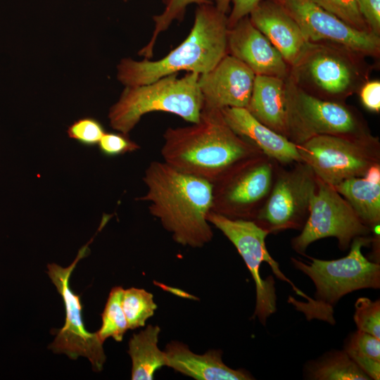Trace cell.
I'll return each instance as SVG.
<instances>
[{
  "label": "cell",
  "instance_id": "obj_28",
  "mask_svg": "<svg viewBox=\"0 0 380 380\" xmlns=\"http://www.w3.org/2000/svg\"><path fill=\"white\" fill-rule=\"evenodd\" d=\"M312 1L349 26L360 31L371 32L360 13L358 0Z\"/></svg>",
  "mask_w": 380,
  "mask_h": 380
},
{
  "label": "cell",
  "instance_id": "obj_32",
  "mask_svg": "<svg viewBox=\"0 0 380 380\" xmlns=\"http://www.w3.org/2000/svg\"><path fill=\"white\" fill-rule=\"evenodd\" d=\"M222 13H227L232 5L227 17L228 27L234 26L239 20L248 16L262 0H210Z\"/></svg>",
  "mask_w": 380,
  "mask_h": 380
},
{
  "label": "cell",
  "instance_id": "obj_31",
  "mask_svg": "<svg viewBox=\"0 0 380 380\" xmlns=\"http://www.w3.org/2000/svg\"><path fill=\"white\" fill-rule=\"evenodd\" d=\"M100 152L108 157H113L133 152L140 148L136 142L132 141L128 134L121 132H105L98 144Z\"/></svg>",
  "mask_w": 380,
  "mask_h": 380
},
{
  "label": "cell",
  "instance_id": "obj_10",
  "mask_svg": "<svg viewBox=\"0 0 380 380\" xmlns=\"http://www.w3.org/2000/svg\"><path fill=\"white\" fill-rule=\"evenodd\" d=\"M317 188L310 205V213L291 247L305 255L308 247L324 238L334 237L342 251L357 236H368L371 229L360 219L350 203L331 186L317 177Z\"/></svg>",
  "mask_w": 380,
  "mask_h": 380
},
{
  "label": "cell",
  "instance_id": "obj_13",
  "mask_svg": "<svg viewBox=\"0 0 380 380\" xmlns=\"http://www.w3.org/2000/svg\"><path fill=\"white\" fill-rule=\"evenodd\" d=\"M277 4L296 22L310 42L327 40L362 53L379 52V36L349 26L312 0H277Z\"/></svg>",
  "mask_w": 380,
  "mask_h": 380
},
{
  "label": "cell",
  "instance_id": "obj_35",
  "mask_svg": "<svg viewBox=\"0 0 380 380\" xmlns=\"http://www.w3.org/2000/svg\"><path fill=\"white\" fill-rule=\"evenodd\" d=\"M363 177L371 182L380 183V163L371 166Z\"/></svg>",
  "mask_w": 380,
  "mask_h": 380
},
{
  "label": "cell",
  "instance_id": "obj_22",
  "mask_svg": "<svg viewBox=\"0 0 380 380\" xmlns=\"http://www.w3.org/2000/svg\"><path fill=\"white\" fill-rule=\"evenodd\" d=\"M352 206L371 231L380 223V183L364 177L346 179L333 186Z\"/></svg>",
  "mask_w": 380,
  "mask_h": 380
},
{
  "label": "cell",
  "instance_id": "obj_21",
  "mask_svg": "<svg viewBox=\"0 0 380 380\" xmlns=\"http://www.w3.org/2000/svg\"><path fill=\"white\" fill-rule=\"evenodd\" d=\"M310 50L304 59L309 75L323 91L331 94L346 91L352 81V72L347 63L337 56L324 51ZM303 59V60H304Z\"/></svg>",
  "mask_w": 380,
  "mask_h": 380
},
{
  "label": "cell",
  "instance_id": "obj_14",
  "mask_svg": "<svg viewBox=\"0 0 380 380\" xmlns=\"http://www.w3.org/2000/svg\"><path fill=\"white\" fill-rule=\"evenodd\" d=\"M255 77L246 65L227 53L213 69L199 75L198 83L203 107L246 108Z\"/></svg>",
  "mask_w": 380,
  "mask_h": 380
},
{
  "label": "cell",
  "instance_id": "obj_4",
  "mask_svg": "<svg viewBox=\"0 0 380 380\" xmlns=\"http://www.w3.org/2000/svg\"><path fill=\"white\" fill-rule=\"evenodd\" d=\"M199 75L188 72L178 77L174 73L148 84L125 87L109 110L110 125L128 134L143 115L155 111L175 114L191 123L198 122L203 107Z\"/></svg>",
  "mask_w": 380,
  "mask_h": 380
},
{
  "label": "cell",
  "instance_id": "obj_1",
  "mask_svg": "<svg viewBox=\"0 0 380 380\" xmlns=\"http://www.w3.org/2000/svg\"><path fill=\"white\" fill-rule=\"evenodd\" d=\"M143 181L146 192L136 200L148 203L150 214L175 242L201 248L212 240L213 232L207 220L213 205L211 182L157 160L149 163Z\"/></svg>",
  "mask_w": 380,
  "mask_h": 380
},
{
  "label": "cell",
  "instance_id": "obj_3",
  "mask_svg": "<svg viewBox=\"0 0 380 380\" xmlns=\"http://www.w3.org/2000/svg\"><path fill=\"white\" fill-rule=\"evenodd\" d=\"M228 29L226 14L213 3L198 5L190 32L179 45L156 61L121 59L117 79L125 87L139 86L182 70L205 73L228 53Z\"/></svg>",
  "mask_w": 380,
  "mask_h": 380
},
{
  "label": "cell",
  "instance_id": "obj_25",
  "mask_svg": "<svg viewBox=\"0 0 380 380\" xmlns=\"http://www.w3.org/2000/svg\"><path fill=\"white\" fill-rule=\"evenodd\" d=\"M122 286L113 287L108 295L104 310L101 314L102 324L96 334L103 343L108 338L120 342L129 329L127 321L122 307Z\"/></svg>",
  "mask_w": 380,
  "mask_h": 380
},
{
  "label": "cell",
  "instance_id": "obj_36",
  "mask_svg": "<svg viewBox=\"0 0 380 380\" xmlns=\"http://www.w3.org/2000/svg\"><path fill=\"white\" fill-rule=\"evenodd\" d=\"M124 1H129V0H124Z\"/></svg>",
  "mask_w": 380,
  "mask_h": 380
},
{
  "label": "cell",
  "instance_id": "obj_9",
  "mask_svg": "<svg viewBox=\"0 0 380 380\" xmlns=\"http://www.w3.org/2000/svg\"><path fill=\"white\" fill-rule=\"evenodd\" d=\"M317 188V177L305 163L289 169L277 163L270 192L253 221L269 234L302 229Z\"/></svg>",
  "mask_w": 380,
  "mask_h": 380
},
{
  "label": "cell",
  "instance_id": "obj_24",
  "mask_svg": "<svg viewBox=\"0 0 380 380\" xmlns=\"http://www.w3.org/2000/svg\"><path fill=\"white\" fill-rule=\"evenodd\" d=\"M343 350L370 379H380V338L357 330L348 338Z\"/></svg>",
  "mask_w": 380,
  "mask_h": 380
},
{
  "label": "cell",
  "instance_id": "obj_18",
  "mask_svg": "<svg viewBox=\"0 0 380 380\" xmlns=\"http://www.w3.org/2000/svg\"><path fill=\"white\" fill-rule=\"evenodd\" d=\"M166 366L197 380H248L253 376L243 369H234L222 360L220 350H210L203 355L193 353L179 341H172L164 350Z\"/></svg>",
  "mask_w": 380,
  "mask_h": 380
},
{
  "label": "cell",
  "instance_id": "obj_27",
  "mask_svg": "<svg viewBox=\"0 0 380 380\" xmlns=\"http://www.w3.org/2000/svg\"><path fill=\"white\" fill-rule=\"evenodd\" d=\"M210 3L212 2L210 0H166L164 11L160 14L153 17L154 22L153 34L147 44L138 52V55L144 58H151L158 35L165 31L174 20H182L189 5Z\"/></svg>",
  "mask_w": 380,
  "mask_h": 380
},
{
  "label": "cell",
  "instance_id": "obj_15",
  "mask_svg": "<svg viewBox=\"0 0 380 380\" xmlns=\"http://www.w3.org/2000/svg\"><path fill=\"white\" fill-rule=\"evenodd\" d=\"M227 53L243 62L255 75L282 79L286 76V62L248 16L228 29Z\"/></svg>",
  "mask_w": 380,
  "mask_h": 380
},
{
  "label": "cell",
  "instance_id": "obj_20",
  "mask_svg": "<svg viewBox=\"0 0 380 380\" xmlns=\"http://www.w3.org/2000/svg\"><path fill=\"white\" fill-rule=\"evenodd\" d=\"M160 331L158 326L149 324L129 339L127 353L132 359V380H152L154 373L166 366L165 352L158 346Z\"/></svg>",
  "mask_w": 380,
  "mask_h": 380
},
{
  "label": "cell",
  "instance_id": "obj_23",
  "mask_svg": "<svg viewBox=\"0 0 380 380\" xmlns=\"http://www.w3.org/2000/svg\"><path fill=\"white\" fill-rule=\"evenodd\" d=\"M308 379L315 380H370L344 350H333L305 367Z\"/></svg>",
  "mask_w": 380,
  "mask_h": 380
},
{
  "label": "cell",
  "instance_id": "obj_2",
  "mask_svg": "<svg viewBox=\"0 0 380 380\" xmlns=\"http://www.w3.org/2000/svg\"><path fill=\"white\" fill-rule=\"evenodd\" d=\"M163 140V161L211 183L238 161L262 153L228 125L220 110L206 107L198 122L167 128Z\"/></svg>",
  "mask_w": 380,
  "mask_h": 380
},
{
  "label": "cell",
  "instance_id": "obj_19",
  "mask_svg": "<svg viewBox=\"0 0 380 380\" xmlns=\"http://www.w3.org/2000/svg\"><path fill=\"white\" fill-rule=\"evenodd\" d=\"M246 109L261 123L288 139L287 90L282 78L255 75Z\"/></svg>",
  "mask_w": 380,
  "mask_h": 380
},
{
  "label": "cell",
  "instance_id": "obj_7",
  "mask_svg": "<svg viewBox=\"0 0 380 380\" xmlns=\"http://www.w3.org/2000/svg\"><path fill=\"white\" fill-rule=\"evenodd\" d=\"M302 162L316 177L334 186L346 179L363 177L380 163V146L370 134L362 137L317 135L297 146Z\"/></svg>",
  "mask_w": 380,
  "mask_h": 380
},
{
  "label": "cell",
  "instance_id": "obj_6",
  "mask_svg": "<svg viewBox=\"0 0 380 380\" xmlns=\"http://www.w3.org/2000/svg\"><path fill=\"white\" fill-rule=\"evenodd\" d=\"M277 162L263 153L242 159L213 182L211 210L254 220L272 189Z\"/></svg>",
  "mask_w": 380,
  "mask_h": 380
},
{
  "label": "cell",
  "instance_id": "obj_30",
  "mask_svg": "<svg viewBox=\"0 0 380 380\" xmlns=\"http://www.w3.org/2000/svg\"><path fill=\"white\" fill-rule=\"evenodd\" d=\"M105 132L101 122L89 116L75 120L67 129L70 139L87 147L97 145Z\"/></svg>",
  "mask_w": 380,
  "mask_h": 380
},
{
  "label": "cell",
  "instance_id": "obj_5",
  "mask_svg": "<svg viewBox=\"0 0 380 380\" xmlns=\"http://www.w3.org/2000/svg\"><path fill=\"white\" fill-rule=\"evenodd\" d=\"M374 238H355L348 254L341 258L324 260L308 256L310 262L292 258L294 267L307 275L315 286V318L334 323V306L345 295L362 289H379L380 265L362 253Z\"/></svg>",
  "mask_w": 380,
  "mask_h": 380
},
{
  "label": "cell",
  "instance_id": "obj_26",
  "mask_svg": "<svg viewBox=\"0 0 380 380\" xmlns=\"http://www.w3.org/2000/svg\"><path fill=\"white\" fill-rule=\"evenodd\" d=\"M122 307L130 329L144 327L157 309L153 294L135 287L123 290Z\"/></svg>",
  "mask_w": 380,
  "mask_h": 380
},
{
  "label": "cell",
  "instance_id": "obj_34",
  "mask_svg": "<svg viewBox=\"0 0 380 380\" xmlns=\"http://www.w3.org/2000/svg\"><path fill=\"white\" fill-rule=\"evenodd\" d=\"M360 99L364 106L373 112L380 110V82L371 81L365 84L360 91Z\"/></svg>",
  "mask_w": 380,
  "mask_h": 380
},
{
  "label": "cell",
  "instance_id": "obj_12",
  "mask_svg": "<svg viewBox=\"0 0 380 380\" xmlns=\"http://www.w3.org/2000/svg\"><path fill=\"white\" fill-rule=\"evenodd\" d=\"M288 139L298 146L317 135H369L346 106L320 99L301 89L287 87Z\"/></svg>",
  "mask_w": 380,
  "mask_h": 380
},
{
  "label": "cell",
  "instance_id": "obj_16",
  "mask_svg": "<svg viewBox=\"0 0 380 380\" xmlns=\"http://www.w3.org/2000/svg\"><path fill=\"white\" fill-rule=\"evenodd\" d=\"M249 15L253 25L291 65L298 66L314 46L296 22L277 3L260 2Z\"/></svg>",
  "mask_w": 380,
  "mask_h": 380
},
{
  "label": "cell",
  "instance_id": "obj_17",
  "mask_svg": "<svg viewBox=\"0 0 380 380\" xmlns=\"http://www.w3.org/2000/svg\"><path fill=\"white\" fill-rule=\"evenodd\" d=\"M228 125L255 145L265 156L281 165L302 162L297 146L258 121L246 108L220 110Z\"/></svg>",
  "mask_w": 380,
  "mask_h": 380
},
{
  "label": "cell",
  "instance_id": "obj_33",
  "mask_svg": "<svg viewBox=\"0 0 380 380\" xmlns=\"http://www.w3.org/2000/svg\"><path fill=\"white\" fill-rule=\"evenodd\" d=\"M360 13L371 32H380V0H358Z\"/></svg>",
  "mask_w": 380,
  "mask_h": 380
},
{
  "label": "cell",
  "instance_id": "obj_29",
  "mask_svg": "<svg viewBox=\"0 0 380 380\" xmlns=\"http://www.w3.org/2000/svg\"><path fill=\"white\" fill-rule=\"evenodd\" d=\"M354 322L357 330L380 338V300L359 298L355 304Z\"/></svg>",
  "mask_w": 380,
  "mask_h": 380
},
{
  "label": "cell",
  "instance_id": "obj_8",
  "mask_svg": "<svg viewBox=\"0 0 380 380\" xmlns=\"http://www.w3.org/2000/svg\"><path fill=\"white\" fill-rule=\"evenodd\" d=\"M207 220L220 229L232 243L245 262L255 281L256 289V304L253 317H258L263 324L267 319L277 310V296L274 280L272 276L263 279L260 274L262 262L271 267L279 279L288 282L300 296L305 298L308 303L312 301L310 298L280 270L279 264L270 255L265 243L267 231L257 224L253 220L232 219L210 210Z\"/></svg>",
  "mask_w": 380,
  "mask_h": 380
},
{
  "label": "cell",
  "instance_id": "obj_11",
  "mask_svg": "<svg viewBox=\"0 0 380 380\" xmlns=\"http://www.w3.org/2000/svg\"><path fill=\"white\" fill-rule=\"evenodd\" d=\"M92 240L93 238L80 249L69 266L63 267L56 263L47 265V274L61 296L65 309V324L49 348L55 353H64L72 360L85 357L90 361L94 371L100 372L106 359L103 343L96 332L91 333L85 329L80 295L75 294L70 286V276L77 262L89 253V245Z\"/></svg>",
  "mask_w": 380,
  "mask_h": 380
}]
</instances>
